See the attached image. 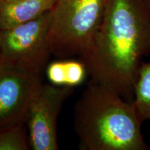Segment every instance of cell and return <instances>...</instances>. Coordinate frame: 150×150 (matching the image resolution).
Returning a JSON list of instances; mask_svg holds the SVG:
<instances>
[{
    "label": "cell",
    "instance_id": "52a82bcc",
    "mask_svg": "<svg viewBox=\"0 0 150 150\" xmlns=\"http://www.w3.org/2000/svg\"><path fill=\"white\" fill-rule=\"evenodd\" d=\"M58 0H11L0 2V31L35 20L51 11Z\"/></svg>",
    "mask_w": 150,
    "mask_h": 150
},
{
    "label": "cell",
    "instance_id": "4fadbf2b",
    "mask_svg": "<svg viewBox=\"0 0 150 150\" xmlns=\"http://www.w3.org/2000/svg\"><path fill=\"white\" fill-rule=\"evenodd\" d=\"M0 44H1V38H0Z\"/></svg>",
    "mask_w": 150,
    "mask_h": 150
},
{
    "label": "cell",
    "instance_id": "7c38bea8",
    "mask_svg": "<svg viewBox=\"0 0 150 150\" xmlns=\"http://www.w3.org/2000/svg\"><path fill=\"white\" fill-rule=\"evenodd\" d=\"M148 1H149V4H150V0H148Z\"/></svg>",
    "mask_w": 150,
    "mask_h": 150
},
{
    "label": "cell",
    "instance_id": "3957f363",
    "mask_svg": "<svg viewBox=\"0 0 150 150\" xmlns=\"http://www.w3.org/2000/svg\"><path fill=\"white\" fill-rule=\"evenodd\" d=\"M107 0H58L51 10L48 41L59 59L79 57L91 46Z\"/></svg>",
    "mask_w": 150,
    "mask_h": 150
},
{
    "label": "cell",
    "instance_id": "277c9868",
    "mask_svg": "<svg viewBox=\"0 0 150 150\" xmlns=\"http://www.w3.org/2000/svg\"><path fill=\"white\" fill-rule=\"evenodd\" d=\"M51 11L31 21L0 31V63L42 79L52 55L48 41Z\"/></svg>",
    "mask_w": 150,
    "mask_h": 150
},
{
    "label": "cell",
    "instance_id": "6da1fadb",
    "mask_svg": "<svg viewBox=\"0 0 150 150\" xmlns=\"http://www.w3.org/2000/svg\"><path fill=\"white\" fill-rule=\"evenodd\" d=\"M150 56L148 0H107L99 29L88 50L78 59L91 81L132 102L144 59Z\"/></svg>",
    "mask_w": 150,
    "mask_h": 150
},
{
    "label": "cell",
    "instance_id": "9c48e42d",
    "mask_svg": "<svg viewBox=\"0 0 150 150\" xmlns=\"http://www.w3.org/2000/svg\"><path fill=\"white\" fill-rule=\"evenodd\" d=\"M132 103L141 120L150 121V60L144 61L140 67Z\"/></svg>",
    "mask_w": 150,
    "mask_h": 150
},
{
    "label": "cell",
    "instance_id": "ba28073f",
    "mask_svg": "<svg viewBox=\"0 0 150 150\" xmlns=\"http://www.w3.org/2000/svg\"><path fill=\"white\" fill-rule=\"evenodd\" d=\"M45 74L50 83L73 88L83 83L88 76L86 65L79 59H59L49 63Z\"/></svg>",
    "mask_w": 150,
    "mask_h": 150
},
{
    "label": "cell",
    "instance_id": "5b68a950",
    "mask_svg": "<svg viewBox=\"0 0 150 150\" xmlns=\"http://www.w3.org/2000/svg\"><path fill=\"white\" fill-rule=\"evenodd\" d=\"M73 88L42 83L30 102L24 124L33 150L59 149L57 121Z\"/></svg>",
    "mask_w": 150,
    "mask_h": 150
},
{
    "label": "cell",
    "instance_id": "8992f818",
    "mask_svg": "<svg viewBox=\"0 0 150 150\" xmlns=\"http://www.w3.org/2000/svg\"><path fill=\"white\" fill-rule=\"evenodd\" d=\"M42 79L0 63V129L24 123Z\"/></svg>",
    "mask_w": 150,
    "mask_h": 150
},
{
    "label": "cell",
    "instance_id": "8fae6325",
    "mask_svg": "<svg viewBox=\"0 0 150 150\" xmlns=\"http://www.w3.org/2000/svg\"><path fill=\"white\" fill-rule=\"evenodd\" d=\"M11 1V0H0V2H2V1Z\"/></svg>",
    "mask_w": 150,
    "mask_h": 150
},
{
    "label": "cell",
    "instance_id": "30bf717a",
    "mask_svg": "<svg viewBox=\"0 0 150 150\" xmlns=\"http://www.w3.org/2000/svg\"><path fill=\"white\" fill-rule=\"evenodd\" d=\"M30 147L24 123L0 129V150H28Z\"/></svg>",
    "mask_w": 150,
    "mask_h": 150
},
{
    "label": "cell",
    "instance_id": "7a4b0ae2",
    "mask_svg": "<svg viewBox=\"0 0 150 150\" xmlns=\"http://www.w3.org/2000/svg\"><path fill=\"white\" fill-rule=\"evenodd\" d=\"M81 150H146L141 120L132 102L90 81L74 107Z\"/></svg>",
    "mask_w": 150,
    "mask_h": 150
}]
</instances>
